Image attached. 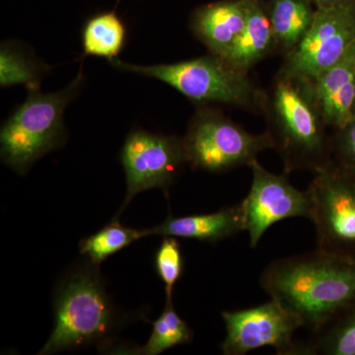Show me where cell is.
I'll list each match as a JSON object with an SVG mask.
<instances>
[{
    "label": "cell",
    "instance_id": "1",
    "mask_svg": "<svg viewBox=\"0 0 355 355\" xmlns=\"http://www.w3.org/2000/svg\"><path fill=\"white\" fill-rule=\"evenodd\" d=\"M260 284L313 334L355 302V261L317 249L273 261Z\"/></svg>",
    "mask_w": 355,
    "mask_h": 355
},
{
    "label": "cell",
    "instance_id": "7",
    "mask_svg": "<svg viewBox=\"0 0 355 355\" xmlns=\"http://www.w3.org/2000/svg\"><path fill=\"white\" fill-rule=\"evenodd\" d=\"M306 191L318 249L355 261V175L331 163Z\"/></svg>",
    "mask_w": 355,
    "mask_h": 355
},
{
    "label": "cell",
    "instance_id": "23",
    "mask_svg": "<svg viewBox=\"0 0 355 355\" xmlns=\"http://www.w3.org/2000/svg\"><path fill=\"white\" fill-rule=\"evenodd\" d=\"M333 163L355 175V118L331 139Z\"/></svg>",
    "mask_w": 355,
    "mask_h": 355
},
{
    "label": "cell",
    "instance_id": "8",
    "mask_svg": "<svg viewBox=\"0 0 355 355\" xmlns=\"http://www.w3.org/2000/svg\"><path fill=\"white\" fill-rule=\"evenodd\" d=\"M127 177V195L119 214L142 191L161 189L167 191L187 164L182 139L133 128L121 151Z\"/></svg>",
    "mask_w": 355,
    "mask_h": 355
},
{
    "label": "cell",
    "instance_id": "24",
    "mask_svg": "<svg viewBox=\"0 0 355 355\" xmlns=\"http://www.w3.org/2000/svg\"><path fill=\"white\" fill-rule=\"evenodd\" d=\"M310 1L312 2L313 6H316V9H318L354 3L355 0H310Z\"/></svg>",
    "mask_w": 355,
    "mask_h": 355
},
{
    "label": "cell",
    "instance_id": "2",
    "mask_svg": "<svg viewBox=\"0 0 355 355\" xmlns=\"http://www.w3.org/2000/svg\"><path fill=\"white\" fill-rule=\"evenodd\" d=\"M273 148L286 173L305 170L315 174L333 163L331 139L318 107L310 79L286 70L277 74L270 94L263 96Z\"/></svg>",
    "mask_w": 355,
    "mask_h": 355
},
{
    "label": "cell",
    "instance_id": "6",
    "mask_svg": "<svg viewBox=\"0 0 355 355\" xmlns=\"http://www.w3.org/2000/svg\"><path fill=\"white\" fill-rule=\"evenodd\" d=\"M187 164L193 170L224 173L250 166L259 154L273 148L270 132L254 135L224 116L200 106L182 139Z\"/></svg>",
    "mask_w": 355,
    "mask_h": 355
},
{
    "label": "cell",
    "instance_id": "20",
    "mask_svg": "<svg viewBox=\"0 0 355 355\" xmlns=\"http://www.w3.org/2000/svg\"><path fill=\"white\" fill-rule=\"evenodd\" d=\"M146 237L144 230L121 225L118 217L95 234L84 238L79 243V252L87 257L92 266H98L133 242Z\"/></svg>",
    "mask_w": 355,
    "mask_h": 355
},
{
    "label": "cell",
    "instance_id": "16",
    "mask_svg": "<svg viewBox=\"0 0 355 355\" xmlns=\"http://www.w3.org/2000/svg\"><path fill=\"white\" fill-rule=\"evenodd\" d=\"M266 11L277 46L286 53L303 41L316 14L310 0H270Z\"/></svg>",
    "mask_w": 355,
    "mask_h": 355
},
{
    "label": "cell",
    "instance_id": "12",
    "mask_svg": "<svg viewBox=\"0 0 355 355\" xmlns=\"http://www.w3.org/2000/svg\"><path fill=\"white\" fill-rule=\"evenodd\" d=\"M311 83L326 125L336 130L349 125L355 118V46Z\"/></svg>",
    "mask_w": 355,
    "mask_h": 355
},
{
    "label": "cell",
    "instance_id": "3",
    "mask_svg": "<svg viewBox=\"0 0 355 355\" xmlns=\"http://www.w3.org/2000/svg\"><path fill=\"white\" fill-rule=\"evenodd\" d=\"M83 65L76 78L62 90L28 92L25 102L4 121L0 130V156L14 172L23 176L40 158L67 144L64 114L85 84Z\"/></svg>",
    "mask_w": 355,
    "mask_h": 355
},
{
    "label": "cell",
    "instance_id": "9",
    "mask_svg": "<svg viewBox=\"0 0 355 355\" xmlns=\"http://www.w3.org/2000/svg\"><path fill=\"white\" fill-rule=\"evenodd\" d=\"M221 317L226 329L223 354L245 355L270 347L279 355H301L302 345L294 342L293 336L302 324L275 299L247 309L222 311Z\"/></svg>",
    "mask_w": 355,
    "mask_h": 355
},
{
    "label": "cell",
    "instance_id": "21",
    "mask_svg": "<svg viewBox=\"0 0 355 355\" xmlns=\"http://www.w3.org/2000/svg\"><path fill=\"white\" fill-rule=\"evenodd\" d=\"M193 338L191 327L175 311L172 301H166L164 310L154 322L146 345L137 349V354L157 355L176 345L190 343Z\"/></svg>",
    "mask_w": 355,
    "mask_h": 355
},
{
    "label": "cell",
    "instance_id": "18",
    "mask_svg": "<svg viewBox=\"0 0 355 355\" xmlns=\"http://www.w3.org/2000/svg\"><path fill=\"white\" fill-rule=\"evenodd\" d=\"M128 30L116 11L91 16L81 31L83 57L102 58L110 62L119 58L127 44Z\"/></svg>",
    "mask_w": 355,
    "mask_h": 355
},
{
    "label": "cell",
    "instance_id": "10",
    "mask_svg": "<svg viewBox=\"0 0 355 355\" xmlns=\"http://www.w3.org/2000/svg\"><path fill=\"white\" fill-rule=\"evenodd\" d=\"M354 46L355 2L318 8L305 38L286 53L282 69L312 80L338 64Z\"/></svg>",
    "mask_w": 355,
    "mask_h": 355
},
{
    "label": "cell",
    "instance_id": "19",
    "mask_svg": "<svg viewBox=\"0 0 355 355\" xmlns=\"http://www.w3.org/2000/svg\"><path fill=\"white\" fill-rule=\"evenodd\" d=\"M301 355H355V302L313 333Z\"/></svg>",
    "mask_w": 355,
    "mask_h": 355
},
{
    "label": "cell",
    "instance_id": "15",
    "mask_svg": "<svg viewBox=\"0 0 355 355\" xmlns=\"http://www.w3.org/2000/svg\"><path fill=\"white\" fill-rule=\"evenodd\" d=\"M277 46L268 11L260 0H249L246 25L224 60L243 72L249 71Z\"/></svg>",
    "mask_w": 355,
    "mask_h": 355
},
{
    "label": "cell",
    "instance_id": "25",
    "mask_svg": "<svg viewBox=\"0 0 355 355\" xmlns=\"http://www.w3.org/2000/svg\"><path fill=\"white\" fill-rule=\"evenodd\" d=\"M354 116H355V105H354Z\"/></svg>",
    "mask_w": 355,
    "mask_h": 355
},
{
    "label": "cell",
    "instance_id": "5",
    "mask_svg": "<svg viewBox=\"0 0 355 355\" xmlns=\"http://www.w3.org/2000/svg\"><path fill=\"white\" fill-rule=\"evenodd\" d=\"M110 65L162 81L200 106L222 104L254 109L263 105V95L254 87L247 72L235 69L214 53L175 64L153 65L128 64L116 58Z\"/></svg>",
    "mask_w": 355,
    "mask_h": 355
},
{
    "label": "cell",
    "instance_id": "17",
    "mask_svg": "<svg viewBox=\"0 0 355 355\" xmlns=\"http://www.w3.org/2000/svg\"><path fill=\"white\" fill-rule=\"evenodd\" d=\"M51 67L37 58L34 51L18 41H4L0 46V86L22 84L30 91H39Z\"/></svg>",
    "mask_w": 355,
    "mask_h": 355
},
{
    "label": "cell",
    "instance_id": "13",
    "mask_svg": "<svg viewBox=\"0 0 355 355\" xmlns=\"http://www.w3.org/2000/svg\"><path fill=\"white\" fill-rule=\"evenodd\" d=\"M249 0H222L197 9L191 16L193 36L210 53L223 57L246 25Z\"/></svg>",
    "mask_w": 355,
    "mask_h": 355
},
{
    "label": "cell",
    "instance_id": "14",
    "mask_svg": "<svg viewBox=\"0 0 355 355\" xmlns=\"http://www.w3.org/2000/svg\"><path fill=\"white\" fill-rule=\"evenodd\" d=\"M144 231L146 236H172L216 244L245 230L241 207L238 203L211 214L171 216L160 225Z\"/></svg>",
    "mask_w": 355,
    "mask_h": 355
},
{
    "label": "cell",
    "instance_id": "4",
    "mask_svg": "<svg viewBox=\"0 0 355 355\" xmlns=\"http://www.w3.org/2000/svg\"><path fill=\"white\" fill-rule=\"evenodd\" d=\"M95 268L69 273L53 300L55 329L38 354H55L107 340L118 323L114 306Z\"/></svg>",
    "mask_w": 355,
    "mask_h": 355
},
{
    "label": "cell",
    "instance_id": "22",
    "mask_svg": "<svg viewBox=\"0 0 355 355\" xmlns=\"http://www.w3.org/2000/svg\"><path fill=\"white\" fill-rule=\"evenodd\" d=\"M156 272L164 282L166 301H172L173 289L184 272L181 244L176 237L165 236L155 254Z\"/></svg>",
    "mask_w": 355,
    "mask_h": 355
},
{
    "label": "cell",
    "instance_id": "11",
    "mask_svg": "<svg viewBox=\"0 0 355 355\" xmlns=\"http://www.w3.org/2000/svg\"><path fill=\"white\" fill-rule=\"evenodd\" d=\"M253 174L247 197L240 202L244 230L251 249H256L268 228L287 218L310 219L307 191L298 190L286 175H277L254 160L249 166Z\"/></svg>",
    "mask_w": 355,
    "mask_h": 355
}]
</instances>
